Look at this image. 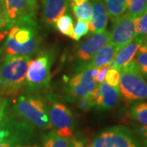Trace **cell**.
<instances>
[{"instance_id":"cell-19","label":"cell","mask_w":147,"mask_h":147,"mask_svg":"<svg viewBox=\"0 0 147 147\" xmlns=\"http://www.w3.org/2000/svg\"><path fill=\"white\" fill-rule=\"evenodd\" d=\"M127 3V0H105L107 13L112 22L125 13Z\"/></svg>"},{"instance_id":"cell-14","label":"cell","mask_w":147,"mask_h":147,"mask_svg":"<svg viewBox=\"0 0 147 147\" xmlns=\"http://www.w3.org/2000/svg\"><path fill=\"white\" fill-rule=\"evenodd\" d=\"M145 38L146 36L136 35L128 43L119 49L113 61L110 64V67L116 69L119 71L121 69L123 68L129 62H131L139 47L145 41Z\"/></svg>"},{"instance_id":"cell-28","label":"cell","mask_w":147,"mask_h":147,"mask_svg":"<svg viewBox=\"0 0 147 147\" xmlns=\"http://www.w3.org/2000/svg\"><path fill=\"white\" fill-rule=\"evenodd\" d=\"M119 78H120V74L119 71L117 70L116 69L111 68L110 67L108 71L106 72L105 77V81L106 84H108L112 87L119 88Z\"/></svg>"},{"instance_id":"cell-13","label":"cell","mask_w":147,"mask_h":147,"mask_svg":"<svg viewBox=\"0 0 147 147\" xmlns=\"http://www.w3.org/2000/svg\"><path fill=\"white\" fill-rule=\"evenodd\" d=\"M94 100L95 107L98 110H109L115 108L120 98L119 88L112 87L106 83L97 84L91 93Z\"/></svg>"},{"instance_id":"cell-29","label":"cell","mask_w":147,"mask_h":147,"mask_svg":"<svg viewBox=\"0 0 147 147\" xmlns=\"http://www.w3.org/2000/svg\"><path fill=\"white\" fill-rule=\"evenodd\" d=\"M110 68V64H109V65H102V66L96 69V72L94 77H93V80H94L95 83L100 84V83L104 82L106 72L108 71V69Z\"/></svg>"},{"instance_id":"cell-30","label":"cell","mask_w":147,"mask_h":147,"mask_svg":"<svg viewBox=\"0 0 147 147\" xmlns=\"http://www.w3.org/2000/svg\"><path fill=\"white\" fill-rule=\"evenodd\" d=\"M79 107L80 110L86 111V112L95 108L94 100H93L92 94H90L88 96L85 97L82 100H79Z\"/></svg>"},{"instance_id":"cell-31","label":"cell","mask_w":147,"mask_h":147,"mask_svg":"<svg viewBox=\"0 0 147 147\" xmlns=\"http://www.w3.org/2000/svg\"><path fill=\"white\" fill-rule=\"evenodd\" d=\"M7 105H8V100L6 97H0V123L5 116Z\"/></svg>"},{"instance_id":"cell-23","label":"cell","mask_w":147,"mask_h":147,"mask_svg":"<svg viewBox=\"0 0 147 147\" xmlns=\"http://www.w3.org/2000/svg\"><path fill=\"white\" fill-rule=\"evenodd\" d=\"M58 31L63 35L72 38L74 30V21L72 16L69 14H64L55 23Z\"/></svg>"},{"instance_id":"cell-22","label":"cell","mask_w":147,"mask_h":147,"mask_svg":"<svg viewBox=\"0 0 147 147\" xmlns=\"http://www.w3.org/2000/svg\"><path fill=\"white\" fill-rule=\"evenodd\" d=\"M139 72L147 78V47L143 42L132 59Z\"/></svg>"},{"instance_id":"cell-18","label":"cell","mask_w":147,"mask_h":147,"mask_svg":"<svg viewBox=\"0 0 147 147\" xmlns=\"http://www.w3.org/2000/svg\"><path fill=\"white\" fill-rule=\"evenodd\" d=\"M75 142L70 137H63L50 131L42 138V147H75Z\"/></svg>"},{"instance_id":"cell-10","label":"cell","mask_w":147,"mask_h":147,"mask_svg":"<svg viewBox=\"0 0 147 147\" xmlns=\"http://www.w3.org/2000/svg\"><path fill=\"white\" fill-rule=\"evenodd\" d=\"M51 129L63 137H71L74 130V118L72 111L63 103L53 101L48 109Z\"/></svg>"},{"instance_id":"cell-25","label":"cell","mask_w":147,"mask_h":147,"mask_svg":"<svg viewBox=\"0 0 147 147\" xmlns=\"http://www.w3.org/2000/svg\"><path fill=\"white\" fill-rule=\"evenodd\" d=\"M88 31H89V28H88V22L78 20L75 24V26L74 28L73 34H72L71 38H73L76 41H79L81 38L87 35L88 34Z\"/></svg>"},{"instance_id":"cell-1","label":"cell","mask_w":147,"mask_h":147,"mask_svg":"<svg viewBox=\"0 0 147 147\" xmlns=\"http://www.w3.org/2000/svg\"><path fill=\"white\" fill-rule=\"evenodd\" d=\"M41 44L39 28L35 21L20 23L10 28L3 47L7 54L30 56L38 53Z\"/></svg>"},{"instance_id":"cell-21","label":"cell","mask_w":147,"mask_h":147,"mask_svg":"<svg viewBox=\"0 0 147 147\" xmlns=\"http://www.w3.org/2000/svg\"><path fill=\"white\" fill-rule=\"evenodd\" d=\"M72 11L79 21H84L89 22L92 18V5L90 0L85 1L82 3L77 5L71 6Z\"/></svg>"},{"instance_id":"cell-11","label":"cell","mask_w":147,"mask_h":147,"mask_svg":"<svg viewBox=\"0 0 147 147\" xmlns=\"http://www.w3.org/2000/svg\"><path fill=\"white\" fill-rule=\"evenodd\" d=\"M110 32L100 31L94 33L87 40L79 44L75 51L76 71H79L93 57L96 53L110 43Z\"/></svg>"},{"instance_id":"cell-9","label":"cell","mask_w":147,"mask_h":147,"mask_svg":"<svg viewBox=\"0 0 147 147\" xmlns=\"http://www.w3.org/2000/svg\"><path fill=\"white\" fill-rule=\"evenodd\" d=\"M7 27L35 21L38 0H3Z\"/></svg>"},{"instance_id":"cell-17","label":"cell","mask_w":147,"mask_h":147,"mask_svg":"<svg viewBox=\"0 0 147 147\" xmlns=\"http://www.w3.org/2000/svg\"><path fill=\"white\" fill-rule=\"evenodd\" d=\"M116 53H117V50L115 47L111 43H109L96 53L93 56V57L92 58L82 69L86 68V67L97 69L104 65L111 64L115 58Z\"/></svg>"},{"instance_id":"cell-6","label":"cell","mask_w":147,"mask_h":147,"mask_svg":"<svg viewBox=\"0 0 147 147\" xmlns=\"http://www.w3.org/2000/svg\"><path fill=\"white\" fill-rule=\"evenodd\" d=\"M119 74V88L126 100H147V83L132 61L121 69Z\"/></svg>"},{"instance_id":"cell-32","label":"cell","mask_w":147,"mask_h":147,"mask_svg":"<svg viewBox=\"0 0 147 147\" xmlns=\"http://www.w3.org/2000/svg\"><path fill=\"white\" fill-rule=\"evenodd\" d=\"M137 130L140 137H142V142L144 143L145 146L147 147V126L142 125V126L138 127Z\"/></svg>"},{"instance_id":"cell-12","label":"cell","mask_w":147,"mask_h":147,"mask_svg":"<svg viewBox=\"0 0 147 147\" xmlns=\"http://www.w3.org/2000/svg\"><path fill=\"white\" fill-rule=\"evenodd\" d=\"M135 20L136 18L124 13L113 22L110 43L115 47L117 51L137 35Z\"/></svg>"},{"instance_id":"cell-27","label":"cell","mask_w":147,"mask_h":147,"mask_svg":"<svg viewBox=\"0 0 147 147\" xmlns=\"http://www.w3.org/2000/svg\"><path fill=\"white\" fill-rule=\"evenodd\" d=\"M8 27L7 24L4 10V3L3 0H0V40L2 41L8 33Z\"/></svg>"},{"instance_id":"cell-3","label":"cell","mask_w":147,"mask_h":147,"mask_svg":"<svg viewBox=\"0 0 147 147\" xmlns=\"http://www.w3.org/2000/svg\"><path fill=\"white\" fill-rule=\"evenodd\" d=\"M0 147H38L34 127L14 115L5 114L0 123Z\"/></svg>"},{"instance_id":"cell-33","label":"cell","mask_w":147,"mask_h":147,"mask_svg":"<svg viewBox=\"0 0 147 147\" xmlns=\"http://www.w3.org/2000/svg\"><path fill=\"white\" fill-rule=\"evenodd\" d=\"M75 147H84L83 146V144L81 142H75Z\"/></svg>"},{"instance_id":"cell-20","label":"cell","mask_w":147,"mask_h":147,"mask_svg":"<svg viewBox=\"0 0 147 147\" xmlns=\"http://www.w3.org/2000/svg\"><path fill=\"white\" fill-rule=\"evenodd\" d=\"M130 116L141 125L147 126V102H137L130 109Z\"/></svg>"},{"instance_id":"cell-2","label":"cell","mask_w":147,"mask_h":147,"mask_svg":"<svg viewBox=\"0 0 147 147\" xmlns=\"http://www.w3.org/2000/svg\"><path fill=\"white\" fill-rule=\"evenodd\" d=\"M30 56L7 54L0 67V93L16 96L26 87Z\"/></svg>"},{"instance_id":"cell-24","label":"cell","mask_w":147,"mask_h":147,"mask_svg":"<svg viewBox=\"0 0 147 147\" xmlns=\"http://www.w3.org/2000/svg\"><path fill=\"white\" fill-rule=\"evenodd\" d=\"M147 10V0H127L126 13L137 18Z\"/></svg>"},{"instance_id":"cell-15","label":"cell","mask_w":147,"mask_h":147,"mask_svg":"<svg viewBox=\"0 0 147 147\" xmlns=\"http://www.w3.org/2000/svg\"><path fill=\"white\" fill-rule=\"evenodd\" d=\"M69 0H42V21L46 26H53L68 10Z\"/></svg>"},{"instance_id":"cell-35","label":"cell","mask_w":147,"mask_h":147,"mask_svg":"<svg viewBox=\"0 0 147 147\" xmlns=\"http://www.w3.org/2000/svg\"><path fill=\"white\" fill-rule=\"evenodd\" d=\"M1 54H2V51H0V67H1V65H2V60H1Z\"/></svg>"},{"instance_id":"cell-7","label":"cell","mask_w":147,"mask_h":147,"mask_svg":"<svg viewBox=\"0 0 147 147\" xmlns=\"http://www.w3.org/2000/svg\"><path fill=\"white\" fill-rule=\"evenodd\" d=\"M91 147H141V145L129 128L114 126L96 135Z\"/></svg>"},{"instance_id":"cell-36","label":"cell","mask_w":147,"mask_h":147,"mask_svg":"<svg viewBox=\"0 0 147 147\" xmlns=\"http://www.w3.org/2000/svg\"><path fill=\"white\" fill-rule=\"evenodd\" d=\"M0 42H1V40H0ZM0 51H2V48H1V46H0Z\"/></svg>"},{"instance_id":"cell-26","label":"cell","mask_w":147,"mask_h":147,"mask_svg":"<svg viewBox=\"0 0 147 147\" xmlns=\"http://www.w3.org/2000/svg\"><path fill=\"white\" fill-rule=\"evenodd\" d=\"M136 34L147 36V10L142 16L136 18Z\"/></svg>"},{"instance_id":"cell-8","label":"cell","mask_w":147,"mask_h":147,"mask_svg":"<svg viewBox=\"0 0 147 147\" xmlns=\"http://www.w3.org/2000/svg\"><path fill=\"white\" fill-rule=\"evenodd\" d=\"M96 69H82L67 82L66 96L70 102L79 101L88 96L96 88L97 84L93 80Z\"/></svg>"},{"instance_id":"cell-34","label":"cell","mask_w":147,"mask_h":147,"mask_svg":"<svg viewBox=\"0 0 147 147\" xmlns=\"http://www.w3.org/2000/svg\"><path fill=\"white\" fill-rule=\"evenodd\" d=\"M144 43L145 45L147 47V36H146V38H145V41H144Z\"/></svg>"},{"instance_id":"cell-16","label":"cell","mask_w":147,"mask_h":147,"mask_svg":"<svg viewBox=\"0 0 147 147\" xmlns=\"http://www.w3.org/2000/svg\"><path fill=\"white\" fill-rule=\"evenodd\" d=\"M92 5V18L88 23L89 31L92 33L104 31L108 23V13L105 0H90Z\"/></svg>"},{"instance_id":"cell-4","label":"cell","mask_w":147,"mask_h":147,"mask_svg":"<svg viewBox=\"0 0 147 147\" xmlns=\"http://www.w3.org/2000/svg\"><path fill=\"white\" fill-rule=\"evenodd\" d=\"M14 115L42 130L51 129L48 108L44 100L34 96H20L12 106Z\"/></svg>"},{"instance_id":"cell-5","label":"cell","mask_w":147,"mask_h":147,"mask_svg":"<svg viewBox=\"0 0 147 147\" xmlns=\"http://www.w3.org/2000/svg\"><path fill=\"white\" fill-rule=\"evenodd\" d=\"M54 56L51 52H42L28 65L26 88L30 92L47 89L51 82V69Z\"/></svg>"}]
</instances>
